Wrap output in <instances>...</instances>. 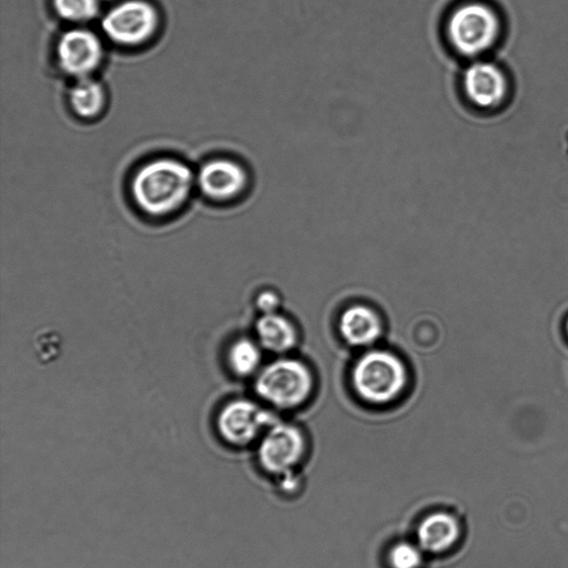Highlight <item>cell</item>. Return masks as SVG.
<instances>
[{
	"mask_svg": "<svg viewBox=\"0 0 568 568\" xmlns=\"http://www.w3.org/2000/svg\"><path fill=\"white\" fill-rule=\"evenodd\" d=\"M196 184L191 167L177 159L159 158L137 170L132 195L145 215L162 218L182 208Z\"/></svg>",
	"mask_w": 568,
	"mask_h": 568,
	"instance_id": "obj_1",
	"label": "cell"
},
{
	"mask_svg": "<svg viewBox=\"0 0 568 568\" xmlns=\"http://www.w3.org/2000/svg\"><path fill=\"white\" fill-rule=\"evenodd\" d=\"M351 383L356 396L365 404L387 406L405 394L409 383L408 367L391 351L368 350L356 360Z\"/></svg>",
	"mask_w": 568,
	"mask_h": 568,
	"instance_id": "obj_2",
	"label": "cell"
},
{
	"mask_svg": "<svg viewBox=\"0 0 568 568\" xmlns=\"http://www.w3.org/2000/svg\"><path fill=\"white\" fill-rule=\"evenodd\" d=\"M315 389L310 367L293 357H281L257 373L254 390L260 399L280 410L304 406Z\"/></svg>",
	"mask_w": 568,
	"mask_h": 568,
	"instance_id": "obj_3",
	"label": "cell"
},
{
	"mask_svg": "<svg viewBox=\"0 0 568 568\" xmlns=\"http://www.w3.org/2000/svg\"><path fill=\"white\" fill-rule=\"evenodd\" d=\"M502 22L499 14L484 3H467L457 8L446 24V37L452 48L465 58H478L500 41Z\"/></svg>",
	"mask_w": 568,
	"mask_h": 568,
	"instance_id": "obj_4",
	"label": "cell"
},
{
	"mask_svg": "<svg viewBox=\"0 0 568 568\" xmlns=\"http://www.w3.org/2000/svg\"><path fill=\"white\" fill-rule=\"evenodd\" d=\"M158 27V12L144 0H127L111 10L102 22L104 34L113 43L127 47L147 43Z\"/></svg>",
	"mask_w": 568,
	"mask_h": 568,
	"instance_id": "obj_5",
	"label": "cell"
},
{
	"mask_svg": "<svg viewBox=\"0 0 568 568\" xmlns=\"http://www.w3.org/2000/svg\"><path fill=\"white\" fill-rule=\"evenodd\" d=\"M275 422L276 419L258 404L238 399L221 408L216 427L225 443L243 447L262 436Z\"/></svg>",
	"mask_w": 568,
	"mask_h": 568,
	"instance_id": "obj_6",
	"label": "cell"
},
{
	"mask_svg": "<svg viewBox=\"0 0 568 568\" xmlns=\"http://www.w3.org/2000/svg\"><path fill=\"white\" fill-rule=\"evenodd\" d=\"M306 447V439L299 428L275 422L261 436L259 463L271 475H287L300 464Z\"/></svg>",
	"mask_w": 568,
	"mask_h": 568,
	"instance_id": "obj_7",
	"label": "cell"
},
{
	"mask_svg": "<svg viewBox=\"0 0 568 568\" xmlns=\"http://www.w3.org/2000/svg\"><path fill=\"white\" fill-rule=\"evenodd\" d=\"M463 90L473 106L481 111H496L507 102L510 83L497 64L477 60L464 71Z\"/></svg>",
	"mask_w": 568,
	"mask_h": 568,
	"instance_id": "obj_8",
	"label": "cell"
},
{
	"mask_svg": "<svg viewBox=\"0 0 568 568\" xmlns=\"http://www.w3.org/2000/svg\"><path fill=\"white\" fill-rule=\"evenodd\" d=\"M104 58L100 37L87 30L66 32L57 44V59L61 70L77 79L88 78L99 69Z\"/></svg>",
	"mask_w": 568,
	"mask_h": 568,
	"instance_id": "obj_9",
	"label": "cell"
},
{
	"mask_svg": "<svg viewBox=\"0 0 568 568\" xmlns=\"http://www.w3.org/2000/svg\"><path fill=\"white\" fill-rule=\"evenodd\" d=\"M201 192L215 202H229L239 197L248 185V173L238 162L215 159L206 162L196 175Z\"/></svg>",
	"mask_w": 568,
	"mask_h": 568,
	"instance_id": "obj_10",
	"label": "cell"
},
{
	"mask_svg": "<svg viewBox=\"0 0 568 568\" xmlns=\"http://www.w3.org/2000/svg\"><path fill=\"white\" fill-rule=\"evenodd\" d=\"M462 534L459 520L443 511L427 515L417 532L419 546L430 554H443L453 549L459 543Z\"/></svg>",
	"mask_w": 568,
	"mask_h": 568,
	"instance_id": "obj_11",
	"label": "cell"
},
{
	"mask_svg": "<svg viewBox=\"0 0 568 568\" xmlns=\"http://www.w3.org/2000/svg\"><path fill=\"white\" fill-rule=\"evenodd\" d=\"M339 332L342 339L352 347H371L383 337L384 322L371 307L354 305L341 314Z\"/></svg>",
	"mask_w": 568,
	"mask_h": 568,
	"instance_id": "obj_12",
	"label": "cell"
},
{
	"mask_svg": "<svg viewBox=\"0 0 568 568\" xmlns=\"http://www.w3.org/2000/svg\"><path fill=\"white\" fill-rule=\"evenodd\" d=\"M255 333L261 348L271 353H287L298 342L295 325L277 313L262 315L257 321Z\"/></svg>",
	"mask_w": 568,
	"mask_h": 568,
	"instance_id": "obj_13",
	"label": "cell"
},
{
	"mask_svg": "<svg viewBox=\"0 0 568 568\" xmlns=\"http://www.w3.org/2000/svg\"><path fill=\"white\" fill-rule=\"evenodd\" d=\"M69 102L73 113L83 120L96 118L106 104L104 87L92 78L77 79L69 92Z\"/></svg>",
	"mask_w": 568,
	"mask_h": 568,
	"instance_id": "obj_14",
	"label": "cell"
},
{
	"mask_svg": "<svg viewBox=\"0 0 568 568\" xmlns=\"http://www.w3.org/2000/svg\"><path fill=\"white\" fill-rule=\"evenodd\" d=\"M227 361L231 372L239 377L257 374L261 368V345L248 338L238 339L230 345Z\"/></svg>",
	"mask_w": 568,
	"mask_h": 568,
	"instance_id": "obj_15",
	"label": "cell"
},
{
	"mask_svg": "<svg viewBox=\"0 0 568 568\" xmlns=\"http://www.w3.org/2000/svg\"><path fill=\"white\" fill-rule=\"evenodd\" d=\"M57 15L70 23H88L100 14L99 0H54Z\"/></svg>",
	"mask_w": 568,
	"mask_h": 568,
	"instance_id": "obj_16",
	"label": "cell"
},
{
	"mask_svg": "<svg viewBox=\"0 0 568 568\" xmlns=\"http://www.w3.org/2000/svg\"><path fill=\"white\" fill-rule=\"evenodd\" d=\"M423 553L419 544L399 542L389 552V564L391 568H420Z\"/></svg>",
	"mask_w": 568,
	"mask_h": 568,
	"instance_id": "obj_17",
	"label": "cell"
},
{
	"mask_svg": "<svg viewBox=\"0 0 568 568\" xmlns=\"http://www.w3.org/2000/svg\"><path fill=\"white\" fill-rule=\"evenodd\" d=\"M280 306V298L272 292L261 293L257 298V308L262 315L276 313Z\"/></svg>",
	"mask_w": 568,
	"mask_h": 568,
	"instance_id": "obj_18",
	"label": "cell"
},
{
	"mask_svg": "<svg viewBox=\"0 0 568 568\" xmlns=\"http://www.w3.org/2000/svg\"><path fill=\"white\" fill-rule=\"evenodd\" d=\"M565 332L568 338V318L566 319V322H565Z\"/></svg>",
	"mask_w": 568,
	"mask_h": 568,
	"instance_id": "obj_19",
	"label": "cell"
}]
</instances>
